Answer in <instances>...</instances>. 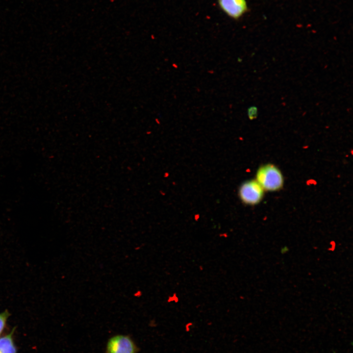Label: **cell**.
Returning a JSON list of instances; mask_svg holds the SVG:
<instances>
[{
	"label": "cell",
	"instance_id": "cell-10",
	"mask_svg": "<svg viewBox=\"0 0 353 353\" xmlns=\"http://www.w3.org/2000/svg\"><path fill=\"white\" fill-rule=\"evenodd\" d=\"M199 269L200 271H202L203 270L204 268H203V267L202 266L200 265V266H199Z\"/></svg>",
	"mask_w": 353,
	"mask_h": 353
},
{
	"label": "cell",
	"instance_id": "cell-1",
	"mask_svg": "<svg viewBox=\"0 0 353 353\" xmlns=\"http://www.w3.org/2000/svg\"><path fill=\"white\" fill-rule=\"evenodd\" d=\"M264 190L275 191L283 185V177L276 166L268 164L261 166L257 170L255 179Z\"/></svg>",
	"mask_w": 353,
	"mask_h": 353
},
{
	"label": "cell",
	"instance_id": "cell-3",
	"mask_svg": "<svg viewBox=\"0 0 353 353\" xmlns=\"http://www.w3.org/2000/svg\"><path fill=\"white\" fill-rule=\"evenodd\" d=\"M137 347L128 336L116 335L111 337L106 345L107 353H137Z\"/></svg>",
	"mask_w": 353,
	"mask_h": 353
},
{
	"label": "cell",
	"instance_id": "cell-4",
	"mask_svg": "<svg viewBox=\"0 0 353 353\" xmlns=\"http://www.w3.org/2000/svg\"><path fill=\"white\" fill-rule=\"evenodd\" d=\"M220 9L228 17L237 20L248 9L246 0H218Z\"/></svg>",
	"mask_w": 353,
	"mask_h": 353
},
{
	"label": "cell",
	"instance_id": "cell-2",
	"mask_svg": "<svg viewBox=\"0 0 353 353\" xmlns=\"http://www.w3.org/2000/svg\"><path fill=\"white\" fill-rule=\"evenodd\" d=\"M265 190L255 179L244 182L239 187V198L245 204L255 205L262 199Z\"/></svg>",
	"mask_w": 353,
	"mask_h": 353
},
{
	"label": "cell",
	"instance_id": "cell-6",
	"mask_svg": "<svg viewBox=\"0 0 353 353\" xmlns=\"http://www.w3.org/2000/svg\"><path fill=\"white\" fill-rule=\"evenodd\" d=\"M9 316L10 313L7 310L0 313V335L4 330Z\"/></svg>",
	"mask_w": 353,
	"mask_h": 353
},
{
	"label": "cell",
	"instance_id": "cell-5",
	"mask_svg": "<svg viewBox=\"0 0 353 353\" xmlns=\"http://www.w3.org/2000/svg\"><path fill=\"white\" fill-rule=\"evenodd\" d=\"M15 329L7 334L0 337V353H17V349L13 340Z\"/></svg>",
	"mask_w": 353,
	"mask_h": 353
},
{
	"label": "cell",
	"instance_id": "cell-7",
	"mask_svg": "<svg viewBox=\"0 0 353 353\" xmlns=\"http://www.w3.org/2000/svg\"><path fill=\"white\" fill-rule=\"evenodd\" d=\"M248 116L251 120H252L257 116V109L255 106H251L248 109Z\"/></svg>",
	"mask_w": 353,
	"mask_h": 353
},
{
	"label": "cell",
	"instance_id": "cell-9",
	"mask_svg": "<svg viewBox=\"0 0 353 353\" xmlns=\"http://www.w3.org/2000/svg\"><path fill=\"white\" fill-rule=\"evenodd\" d=\"M219 237L221 238H227L228 237V235L227 233H222L219 234Z\"/></svg>",
	"mask_w": 353,
	"mask_h": 353
},
{
	"label": "cell",
	"instance_id": "cell-8",
	"mask_svg": "<svg viewBox=\"0 0 353 353\" xmlns=\"http://www.w3.org/2000/svg\"><path fill=\"white\" fill-rule=\"evenodd\" d=\"M168 303H178L179 301V298L176 293L174 292L172 295H169L166 300Z\"/></svg>",
	"mask_w": 353,
	"mask_h": 353
}]
</instances>
